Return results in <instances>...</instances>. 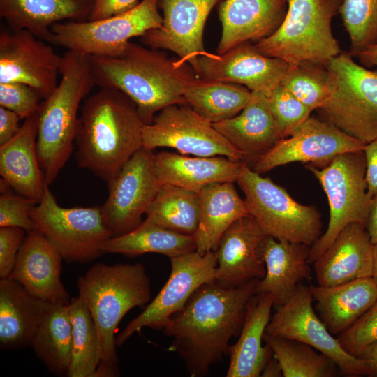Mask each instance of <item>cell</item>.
Returning a JSON list of instances; mask_svg holds the SVG:
<instances>
[{"instance_id": "1", "label": "cell", "mask_w": 377, "mask_h": 377, "mask_svg": "<svg viewBox=\"0 0 377 377\" xmlns=\"http://www.w3.org/2000/svg\"><path fill=\"white\" fill-rule=\"evenodd\" d=\"M258 279L226 288L215 280L204 283L163 329L172 338L168 350L184 361L191 377L208 374L227 354L228 342L242 328L246 305L256 294Z\"/></svg>"}, {"instance_id": "2", "label": "cell", "mask_w": 377, "mask_h": 377, "mask_svg": "<svg viewBox=\"0 0 377 377\" xmlns=\"http://www.w3.org/2000/svg\"><path fill=\"white\" fill-rule=\"evenodd\" d=\"M96 84L120 91L137 106L146 124L164 108L186 105L184 93L199 77L178 57L130 42L117 57L91 56Z\"/></svg>"}, {"instance_id": "3", "label": "cell", "mask_w": 377, "mask_h": 377, "mask_svg": "<svg viewBox=\"0 0 377 377\" xmlns=\"http://www.w3.org/2000/svg\"><path fill=\"white\" fill-rule=\"evenodd\" d=\"M145 124L127 96L101 88L82 107L75 142L78 166L108 183L142 148Z\"/></svg>"}, {"instance_id": "4", "label": "cell", "mask_w": 377, "mask_h": 377, "mask_svg": "<svg viewBox=\"0 0 377 377\" xmlns=\"http://www.w3.org/2000/svg\"><path fill=\"white\" fill-rule=\"evenodd\" d=\"M62 58L61 80L38 110L37 156L48 185L73 151L80 104L96 85L90 55L68 50Z\"/></svg>"}, {"instance_id": "5", "label": "cell", "mask_w": 377, "mask_h": 377, "mask_svg": "<svg viewBox=\"0 0 377 377\" xmlns=\"http://www.w3.org/2000/svg\"><path fill=\"white\" fill-rule=\"evenodd\" d=\"M77 285L96 327L99 364L117 366V327L131 309L145 306L151 298L145 267L141 263H98L78 278Z\"/></svg>"}, {"instance_id": "6", "label": "cell", "mask_w": 377, "mask_h": 377, "mask_svg": "<svg viewBox=\"0 0 377 377\" xmlns=\"http://www.w3.org/2000/svg\"><path fill=\"white\" fill-rule=\"evenodd\" d=\"M288 9L278 29L256 43L261 54L290 65L326 64L341 53L332 20L343 0H286Z\"/></svg>"}, {"instance_id": "7", "label": "cell", "mask_w": 377, "mask_h": 377, "mask_svg": "<svg viewBox=\"0 0 377 377\" xmlns=\"http://www.w3.org/2000/svg\"><path fill=\"white\" fill-rule=\"evenodd\" d=\"M325 67L331 94L320 110L327 121L365 144L377 139V70L358 64L342 51Z\"/></svg>"}, {"instance_id": "8", "label": "cell", "mask_w": 377, "mask_h": 377, "mask_svg": "<svg viewBox=\"0 0 377 377\" xmlns=\"http://www.w3.org/2000/svg\"><path fill=\"white\" fill-rule=\"evenodd\" d=\"M249 214L267 236L312 246L322 235L316 207L295 201L286 190L246 164L237 181Z\"/></svg>"}, {"instance_id": "9", "label": "cell", "mask_w": 377, "mask_h": 377, "mask_svg": "<svg viewBox=\"0 0 377 377\" xmlns=\"http://www.w3.org/2000/svg\"><path fill=\"white\" fill-rule=\"evenodd\" d=\"M327 198L330 219L325 232L310 246L309 263L323 254L339 232L352 223L366 226L369 203L363 151L337 155L323 166L308 164Z\"/></svg>"}, {"instance_id": "10", "label": "cell", "mask_w": 377, "mask_h": 377, "mask_svg": "<svg viewBox=\"0 0 377 377\" xmlns=\"http://www.w3.org/2000/svg\"><path fill=\"white\" fill-rule=\"evenodd\" d=\"M158 0H142L129 11L94 21L55 23L47 42L90 56H121L130 39L161 27Z\"/></svg>"}, {"instance_id": "11", "label": "cell", "mask_w": 377, "mask_h": 377, "mask_svg": "<svg viewBox=\"0 0 377 377\" xmlns=\"http://www.w3.org/2000/svg\"><path fill=\"white\" fill-rule=\"evenodd\" d=\"M31 218L36 230L68 263H85L96 259L103 254V246L111 237L101 206L61 207L47 184Z\"/></svg>"}, {"instance_id": "12", "label": "cell", "mask_w": 377, "mask_h": 377, "mask_svg": "<svg viewBox=\"0 0 377 377\" xmlns=\"http://www.w3.org/2000/svg\"><path fill=\"white\" fill-rule=\"evenodd\" d=\"M142 147H170L181 154L225 156L243 161L242 154L207 121L187 105L175 104L160 110L142 131Z\"/></svg>"}, {"instance_id": "13", "label": "cell", "mask_w": 377, "mask_h": 377, "mask_svg": "<svg viewBox=\"0 0 377 377\" xmlns=\"http://www.w3.org/2000/svg\"><path fill=\"white\" fill-rule=\"evenodd\" d=\"M154 155L152 150L142 147L108 182V195L101 211L111 237L137 228L155 198L161 184L155 172Z\"/></svg>"}, {"instance_id": "14", "label": "cell", "mask_w": 377, "mask_h": 377, "mask_svg": "<svg viewBox=\"0 0 377 377\" xmlns=\"http://www.w3.org/2000/svg\"><path fill=\"white\" fill-rule=\"evenodd\" d=\"M170 276L156 297L131 320L116 339L123 345L133 334L147 327L163 330L172 316L182 311L193 293L215 279V251L200 254L196 251L170 258Z\"/></svg>"}, {"instance_id": "15", "label": "cell", "mask_w": 377, "mask_h": 377, "mask_svg": "<svg viewBox=\"0 0 377 377\" xmlns=\"http://www.w3.org/2000/svg\"><path fill=\"white\" fill-rule=\"evenodd\" d=\"M310 286L300 283L293 296L277 306L267 326L268 334L296 340L330 357L340 374L369 375L364 362L347 353L316 313Z\"/></svg>"}, {"instance_id": "16", "label": "cell", "mask_w": 377, "mask_h": 377, "mask_svg": "<svg viewBox=\"0 0 377 377\" xmlns=\"http://www.w3.org/2000/svg\"><path fill=\"white\" fill-rule=\"evenodd\" d=\"M364 146L330 122L309 117L258 160L252 170L261 175L293 162L325 166L337 155L361 151Z\"/></svg>"}, {"instance_id": "17", "label": "cell", "mask_w": 377, "mask_h": 377, "mask_svg": "<svg viewBox=\"0 0 377 377\" xmlns=\"http://www.w3.org/2000/svg\"><path fill=\"white\" fill-rule=\"evenodd\" d=\"M62 59L27 30L1 31L0 83L25 84L44 100L58 85Z\"/></svg>"}, {"instance_id": "18", "label": "cell", "mask_w": 377, "mask_h": 377, "mask_svg": "<svg viewBox=\"0 0 377 377\" xmlns=\"http://www.w3.org/2000/svg\"><path fill=\"white\" fill-rule=\"evenodd\" d=\"M220 1L158 0L162 24L145 33L140 41L148 47L175 53L198 76V58L208 52L203 43L205 22Z\"/></svg>"}, {"instance_id": "19", "label": "cell", "mask_w": 377, "mask_h": 377, "mask_svg": "<svg viewBox=\"0 0 377 377\" xmlns=\"http://www.w3.org/2000/svg\"><path fill=\"white\" fill-rule=\"evenodd\" d=\"M288 62L260 53L249 42L219 54L207 52L198 58V77L243 85L267 96L281 84L291 68Z\"/></svg>"}, {"instance_id": "20", "label": "cell", "mask_w": 377, "mask_h": 377, "mask_svg": "<svg viewBox=\"0 0 377 377\" xmlns=\"http://www.w3.org/2000/svg\"><path fill=\"white\" fill-rule=\"evenodd\" d=\"M62 260L42 232L32 230L27 233L8 278L45 302L68 304L71 298L61 281Z\"/></svg>"}, {"instance_id": "21", "label": "cell", "mask_w": 377, "mask_h": 377, "mask_svg": "<svg viewBox=\"0 0 377 377\" xmlns=\"http://www.w3.org/2000/svg\"><path fill=\"white\" fill-rule=\"evenodd\" d=\"M265 236L251 215L230 225L221 237L215 251L217 266L214 280L226 288L253 279L261 280L265 267L258 253V246Z\"/></svg>"}, {"instance_id": "22", "label": "cell", "mask_w": 377, "mask_h": 377, "mask_svg": "<svg viewBox=\"0 0 377 377\" xmlns=\"http://www.w3.org/2000/svg\"><path fill=\"white\" fill-rule=\"evenodd\" d=\"M287 9L286 0H223L219 8L222 33L216 54L270 36L283 22Z\"/></svg>"}, {"instance_id": "23", "label": "cell", "mask_w": 377, "mask_h": 377, "mask_svg": "<svg viewBox=\"0 0 377 377\" xmlns=\"http://www.w3.org/2000/svg\"><path fill=\"white\" fill-rule=\"evenodd\" d=\"M373 246L366 226H346L313 263L318 285L330 286L371 277Z\"/></svg>"}, {"instance_id": "24", "label": "cell", "mask_w": 377, "mask_h": 377, "mask_svg": "<svg viewBox=\"0 0 377 377\" xmlns=\"http://www.w3.org/2000/svg\"><path fill=\"white\" fill-rule=\"evenodd\" d=\"M309 249L304 244L266 235L258 246L265 274L258 281L256 293L272 295L276 306L288 302L302 281L311 279Z\"/></svg>"}, {"instance_id": "25", "label": "cell", "mask_w": 377, "mask_h": 377, "mask_svg": "<svg viewBox=\"0 0 377 377\" xmlns=\"http://www.w3.org/2000/svg\"><path fill=\"white\" fill-rule=\"evenodd\" d=\"M214 127L253 165L281 140L266 95L252 92L245 108L235 117L212 124Z\"/></svg>"}, {"instance_id": "26", "label": "cell", "mask_w": 377, "mask_h": 377, "mask_svg": "<svg viewBox=\"0 0 377 377\" xmlns=\"http://www.w3.org/2000/svg\"><path fill=\"white\" fill-rule=\"evenodd\" d=\"M38 113L24 119L19 132L0 145L1 179L18 194L39 202L45 182L37 156Z\"/></svg>"}, {"instance_id": "27", "label": "cell", "mask_w": 377, "mask_h": 377, "mask_svg": "<svg viewBox=\"0 0 377 377\" xmlns=\"http://www.w3.org/2000/svg\"><path fill=\"white\" fill-rule=\"evenodd\" d=\"M246 164L225 156L190 157L165 151L154 155V170L161 184L196 193L214 182H237Z\"/></svg>"}, {"instance_id": "28", "label": "cell", "mask_w": 377, "mask_h": 377, "mask_svg": "<svg viewBox=\"0 0 377 377\" xmlns=\"http://www.w3.org/2000/svg\"><path fill=\"white\" fill-rule=\"evenodd\" d=\"M274 297L256 293L246 305L244 324L238 341L229 346L230 364L227 377H258L267 360L273 355L270 346L262 340L271 319Z\"/></svg>"}, {"instance_id": "29", "label": "cell", "mask_w": 377, "mask_h": 377, "mask_svg": "<svg viewBox=\"0 0 377 377\" xmlns=\"http://www.w3.org/2000/svg\"><path fill=\"white\" fill-rule=\"evenodd\" d=\"M310 288L320 318L333 335L346 330L377 301L372 277Z\"/></svg>"}, {"instance_id": "30", "label": "cell", "mask_w": 377, "mask_h": 377, "mask_svg": "<svg viewBox=\"0 0 377 377\" xmlns=\"http://www.w3.org/2000/svg\"><path fill=\"white\" fill-rule=\"evenodd\" d=\"M198 225L194 237L196 251L205 254L216 250L221 237L230 225L250 214L232 182L209 184L198 192Z\"/></svg>"}, {"instance_id": "31", "label": "cell", "mask_w": 377, "mask_h": 377, "mask_svg": "<svg viewBox=\"0 0 377 377\" xmlns=\"http://www.w3.org/2000/svg\"><path fill=\"white\" fill-rule=\"evenodd\" d=\"M93 6L94 0H0V16L13 31L27 30L47 41L54 24L87 21Z\"/></svg>"}, {"instance_id": "32", "label": "cell", "mask_w": 377, "mask_h": 377, "mask_svg": "<svg viewBox=\"0 0 377 377\" xmlns=\"http://www.w3.org/2000/svg\"><path fill=\"white\" fill-rule=\"evenodd\" d=\"M45 302L29 293L16 281L0 280V346L15 350L31 345L40 322Z\"/></svg>"}, {"instance_id": "33", "label": "cell", "mask_w": 377, "mask_h": 377, "mask_svg": "<svg viewBox=\"0 0 377 377\" xmlns=\"http://www.w3.org/2000/svg\"><path fill=\"white\" fill-rule=\"evenodd\" d=\"M195 251L194 235L174 231L147 219L128 233L110 237L102 248L103 254L119 253L131 258L156 253L171 258Z\"/></svg>"}, {"instance_id": "34", "label": "cell", "mask_w": 377, "mask_h": 377, "mask_svg": "<svg viewBox=\"0 0 377 377\" xmlns=\"http://www.w3.org/2000/svg\"><path fill=\"white\" fill-rule=\"evenodd\" d=\"M31 346L47 369L68 376L72 348V325L68 304L45 302L43 313Z\"/></svg>"}, {"instance_id": "35", "label": "cell", "mask_w": 377, "mask_h": 377, "mask_svg": "<svg viewBox=\"0 0 377 377\" xmlns=\"http://www.w3.org/2000/svg\"><path fill=\"white\" fill-rule=\"evenodd\" d=\"M251 96L243 85L198 77L186 89L184 99L186 105L213 124L237 115Z\"/></svg>"}, {"instance_id": "36", "label": "cell", "mask_w": 377, "mask_h": 377, "mask_svg": "<svg viewBox=\"0 0 377 377\" xmlns=\"http://www.w3.org/2000/svg\"><path fill=\"white\" fill-rule=\"evenodd\" d=\"M145 215L146 219L163 227L194 235L198 225V193L161 184Z\"/></svg>"}, {"instance_id": "37", "label": "cell", "mask_w": 377, "mask_h": 377, "mask_svg": "<svg viewBox=\"0 0 377 377\" xmlns=\"http://www.w3.org/2000/svg\"><path fill=\"white\" fill-rule=\"evenodd\" d=\"M263 341L270 346L284 377H334L340 373L330 357L304 343L265 332Z\"/></svg>"}, {"instance_id": "38", "label": "cell", "mask_w": 377, "mask_h": 377, "mask_svg": "<svg viewBox=\"0 0 377 377\" xmlns=\"http://www.w3.org/2000/svg\"><path fill=\"white\" fill-rule=\"evenodd\" d=\"M68 307L72 348L68 376L93 377L100 363L96 327L87 305L80 295L71 299Z\"/></svg>"}, {"instance_id": "39", "label": "cell", "mask_w": 377, "mask_h": 377, "mask_svg": "<svg viewBox=\"0 0 377 377\" xmlns=\"http://www.w3.org/2000/svg\"><path fill=\"white\" fill-rule=\"evenodd\" d=\"M281 84L311 111L320 110L331 94V79L325 66L312 63L292 65Z\"/></svg>"}, {"instance_id": "40", "label": "cell", "mask_w": 377, "mask_h": 377, "mask_svg": "<svg viewBox=\"0 0 377 377\" xmlns=\"http://www.w3.org/2000/svg\"><path fill=\"white\" fill-rule=\"evenodd\" d=\"M339 13L350 38V54L377 44V0H343Z\"/></svg>"}, {"instance_id": "41", "label": "cell", "mask_w": 377, "mask_h": 377, "mask_svg": "<svg viewBox=\"0 0 377 377\" xmlns=\"http://www.w3.org/2000/svg\"><path fill=\"white\" fill-rule=\"evenodd\" d=\"M267 97L282 138L288 137L311 117L312 111L282 84L275 87Z\"/></svg>"}, {"instance_id": "42", "label": "cell", "mask_w": 377, "mask_h": 377, "mask_svg": "<svg viewBox=\"0 0 377 377\" xmlns=\"http://www.w3.org/2000/svg\"><path fill=\"white\" fill-rule=\"evenodd\" d=\"M337 339L343 348L355 357L376 343L377 301Z\"/></svg>"}, {"instance_id": "43", "label": "cell", "mask_w": 377, "mask_h": 377, "mask_svg": "<svg viewBox=\"0 0 377 377\" xmlns=\"http://www.w3.org/2000/svg\"><path fill=\"white\" fill-rule=\"evenodd\" d=\"M38 202L8 189L1 192L0 227H16L27 233L36 230L31 212Z\"/></svg>"}, {"instance_id": "44", "label": "cell", "mask_w": 377, "mask_h": 377, "mask_svg": "<svg viewBox=\"0 0 377 377\" xmlns=\"http://www.w3.org/2000/svg\"><path fill=\"white\" fill-rule=\"evenodd\" d=\"M42 100L29 85L20 82L0 83V107L15 112L21 119L35 114Z\"/></svg>"}, {"instance_id": "45", "label": "cell", "mask_w": 377, "mask_h": 377, "mask_svg": "<svg viewBox=\"0 0 377 377\" xmlns=\"http://www.w3.org/2000/svg\"><path fill=\"white\" fill-rule=\"evenodd\" d=\"M27 232L16 227H0V278L13 271Z\"/></svg>"}, {"instance_id": "46", "label": "cell", "mask_w": 377, "mask_h": 377, "mask_svg": "<svg viewBox=\"0 0 377 377\" xmlns=\"http://www.w3.org/2000/svg\"><path fill=\"white\" fill-rule=\"evenodd\" d=\"M139 3V0H94L88 20H99L120 15L134 8Z\"/></svg>"}, {"instance_id": "47", "label": "cell", "mask_w": 377, "mask_h": 377, "mask_svg": "<svg viewBox=\"0 0 377 377\" xmlns=\"http://www.w3.org/2000/svg\"><path fill=\"white\" fill-rule=\"evenodd\" d=\"M366 182L371 198L377 195V139L365 144Z\"/></svg>"}, {"instance_id": "48", "label": "cell", "mask_w": 377, "mask_h": 377, "mask_svg": "<svg viewBox=\"0 0 377 377\" xmlns=\"http://www.w3.org/2000/svg\"><path fill=\"white\" fill-rule=\"evenodd\" d=\"M20 119L13 111L0 107V145L10 140L19 132Z\"/></svg>"}, {"instance_id": "49", "label": "cell", "mask_w": 377, "mask_h": 377, "mask_svg": "<svg viewBox=\"0 0 377 377\" xmlns=\"http://www.w3.org/2000/svg\"><path fill=\"white\" fill-rule=\"evenodd\" d=\"M366 229L373 244L377 243V195L371 198Z\"/></svg>"}, {"instance_id": "50", "label": "cell", "mask_w": 377, "mask_h": 377, "mask_svg": "<svg viewBox=\"0 0 377 377\" xmlns=\"http://www.w3.org/2000/svg\"><path fill=\"white\" fill-rule=\"evenodd\" d=\"M357 357L364 362L369 376H377V343L368 347Z\"/></svg>"}, {"instance_id": "51", "label": "cell", "mask_w": 377, "mask_h": 377, "mask_svg": "<svg viewBox=\"0 0 377 377\" xmlns=\"http://www.w3.org/2000/svg\"><path fill=\"white\" fill-rule=\"evenodd\" d=\"M357 57L359 59L360 64L367 68L377 66V44L366 49L360 53Z\"/></svg>"}, {"instance_id": "52", "label": "cell", "mask_w": 377, "mask_h": 377, "mask_svg": "<svg viewBox=\"0 0 377 377\" xmlns=\"http://www.w3.org/2000/svg\"><path fill=\"white\" fill-rule=\"evenodd\" d=\"M260 376L278 377L283 376L281 369L276 358L273 355L266 362Z\"/></svg>"}, {"instance_id": "53", "label": "cell", "mask_w": 377, "mask_h": 377, "mask_svg": "<svg viewBox=\"0 0 377 377\" xmlns=\"http://www.w3.org/2000/svg\"><path fill=\"white\" fill-rule=\"evenodd\" d=\"M119 375L117 366L103 365L99 364L93 377L94 376H118Z\"/></svg>"}, {"instance_id": "54", "label": "cell", "mask_w": 377, "mask_h": 377, "mask_svg": "<svg viewBox=\"0 0 377 377\" xmlns=\"http://www.w3.org/2000/svg\"><path fill=\"white\" fill-rule=\"evenodd\" d=\"M372 279L377 286V243L373 246V272Z\"/></svg>"}]
</instances>
